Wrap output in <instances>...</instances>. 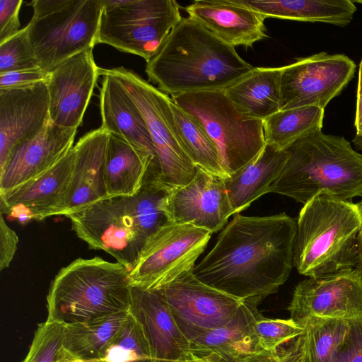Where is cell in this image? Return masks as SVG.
<instances>
[{"instance_id": "d6986e66", "label": "cell", "mask_w": 362, "mask_h": 362, "mask_svg": "<svg viewBox=\"0 0 362 362\" xmlns=\"http://www.w3.org/2000/svg\"><path fill=\"white\" fill-rule=\"evenodd\" d=\"M77 129L65 128L49 119L34 136L18 144L0 169V193L40 175L74 146Z\"/></svg>"}, {"instance_id": "d6a6232c", "label": "cell", "mask_w": 362, "mask_h": 362, "mask_svg": "<svg viewBox=\"0 0 362 362\" xmlns=\"http://www.w3.org/2000/svg\"><path fill=\"white\" fill-rule=\"evenodd\" d=\"M94 362H156L143 329L129 313L119 330Z\"/></svg>"}, {"instance_id": "30bf717a", "label": "cell", "mask_w": 362, "mask_h": 362, "mask_svg": "<svg viewBox=\"0 0 362 362\" xmlns=\"http://www.w3.org/2000/svg\"><path fill=\"white\" fill-rule=\"evenodd\" d=\"M97 44L144 58L159 51L182 18L175 0H102Z\"/></svg>"}, {"instance_id": "d4e9b609", "label": "cell", "mask_w": 362, "mask_h": 362, "mask_svg": "<svg viewBox=\"0 0 362 362\" xmlns=\"http://www.w3.org/2000/svg\"><path fill=\"white\" fill-rule=\"evenodd\" d=\"M288 153L266 144L261 151L243 168L224 179L233 214L245 209L262 195L280 175Z\"/></svg>"}, {"instance_id": "6da1fadb", "label": "cell", "mask_w": 362, "mask_h": 362, "mask_svg": "<svg viewBox=\"0 0 362 362\" xmlns=\"http://www.w3.org/2000/svg\"><path fill=\"white\" fill-rule=\"evenodd\" d=\"M296 232V222L285 213L234 214L192 273L205 284L240 300L264 299L289 276Z\"/></svg>"}, {"instance_id": "5b68a950", "label": "cell", "mask_w": 362, "mask_h": 362, "mask_svg": "<svg viewBox=\"0 0 362 362\" xmlns=\"http://www.w3.org/2000/svg\"><path fill=\"white\" fill-rule=\"evenodd\" d=\"M361 229L357 204L328 195L315 197L299 213L293 265L308 277L356 268Z\"/></svg>"}, {"instance_id": "83f0119b", "label": "cell", "mask_w": 362, "mask_h": 362, "mask_svg": "<svg viewBox=\"0 0 362 362\" xmlns=\"http://www.w3.org/2000/svg\"><path fill=\"white\" fill-rule=\"evenodd\" d=\"M264 18L321 22L344 26L356 11L351 0H238Z\"/></svg>"}, {"instance_id": "7dc6e473", "label": "cell", "mask_w": 362, "mask_h": 362, "mask_svg": "<svg viewBox=\"0 0 362 362\" xmlns=\"http://www.w3.org/2000/svg\"><path fill=\"white\" fill-rule=\"evenodd\" d=\"M357 206L359 209V211H360L361 216H362V199L358 203H357Z\"/></svg>"}, {"instance_id": "cb8c5ba5", "label": "cell", "mask_w": 362, "mask_h": 362, "mask_svg": "<svg viewBox=\"0 0 362 362\" xmlns=\"http://www.w3.org/2000/svg\"><path fill=\"white\" fill-rule=\"evenodd\" d=\"M100 75L103 76L99 97L101 127L151 156L155 162L156 179V155L143 117L122 86L107 69L100 68Z\"/></svg>"}, {"instance_id": "3957f363", "label": "cell", "mask_w": 362, "mask_h": 362, "mask_svg": "<svg viewBox=\"0 0 362 362\" xmlns=\"http://www.w3.org/2000/svg\"><path fill=\"white\" fill-rule=\"evenodd\" d=\"M253 68L235 47L188 16L171 30L157 54L146 62L145 71L161 91L174 96L224 90Z\"/></svg>"}, {"instance_id": "2e32d148", "label": "cell", "mask_w": 362, "mask_h": 362, "mask_svg": "<svg viewBox=\"0 0 362 362\" xmlns=\"http://www.w3.org/2000/svg\"><path fill=\"white\" fill-rule=\"evenodd\" d=\"M93 49L78 53L49 72L47 81L49 117L62 127L77 129L100 76Z\"/></svg>"}, {"instance_id": "8fae6325", "label": "cell", "mask_w": 362, "mask_h": 362, "mask_svg": "<svg viewBox=\"0 0 362 362\" xmlns=\"http://www.w3.org/2000/svg\"><path fill=\"white\" fill-rule=\"evenodd\" d=\"M212 233L189 224L163 227L151 238L130 272L133 286L153 291L193 271Z\"/></svg>"}, {"instance_id": "9a60e30c", "label": "cell", "mask_w": 362, "mask_h": 362, "mask_svg": "<svg viewBox=\"0 0 362 362\" xmlns=\"http://www.w3.org/2000/svg\"><path fill=\"white\" fill-rule=\"evenodd\" d=\"M75 159L74 146L52 167L23 184L0 193L1 213L21 224L63 214Z\"/></svg>"}, {"instance_id": "74e56055", "label": "cell", "mask_w": 362, "mask_h": 362, "mask_svg": "<svg viewBox=\"0 0 362 362\" xmlns=\"http://www.w3.org/2000/svg\"><path fill=\"white\" fill-rule=\"evenodd\" d=\"M333 362H362V319L351 320L349 330Z\"/></svg>"}, {"instance_id": "60d3db41", "label": "cell", "mask_w": 362, "mask_h": 362, "mask_svg": "<svg viewBox=\"0 0 362 362\" xmlns=\"http://www.w3.org/2000/svg\"><path fill=\"white\" fill-rule=\"evenodd\" d=\"M18 237L6 223L3 214L0 216V269L9 267L16 252Z\"/></svg>"}, {"instance_id": "f546056e", "label": "cell", "mask_w": 362, "mask_h": 362, "mask_svg": "<svg viewBox=\"0 0 362 362\" xmlns=\"http://www.w3.org/2000/svg\"><path fill=\"white\" fill-rule=\"evenodd\" d=\"M324 109L305 106L279 110L263 120L266 144L285 149L297 139L322 130Z\"/></svg>"}, {"instance_id": "bcb514c9", "label": "cell", "mask_w": 362, "mask_h": 362, "mask_svg": "<svg viewBox=\"0 0 362 362\" xmlns=\"http://www.w3.org/2000/svg\"><path fill=\"white\" fill-rule=\"evenodd\" d=\"M362 92V59L359 65V71H358V89L357 93Z\"/></svg>"}, {"instance_id": "44dd1931", "label": "cell", "mask_w": 362, "mask_h": 362, "mask_svg": "<svg viewBox=\"0 0 362 362\" xmlns=\"http://www.w3.org/2000/svg\"><path fill=\"white\" fill-rule=\"evenodd\" d=\"M185 11L189 18L233 47H252L267 37L265 18L238 0H197Z\"/></svg>"}, {"instance_id": "4fadbf2b", "label": "cell", "mask_w": 362, "mask_h": 362, "mask_svg": "<svg viewBox=\"0 0 362 362\" xmlns=\"http://www.w3.org/2000/svg\"><path fill=\"white\" fill-rule=\"evenodd\" d=\"M356 64L344 54L320 52L282 66L281 110L315 106L322 109L354 76Z\"/></svg>"}, {"instance_id": "e575fe53", "label": "cell", "mask_w": 362, "mask_h": 362, "mask_svg": "<svg viewBox=\"0 0 362 362\" xmlns=\"http://www.w3.org/2000/svg\"><path fill=\"white\" fill-rule=\"evenodd\" d=\"M254 332L262 350L276 352L281 346L303 333L304 328L291 318L267 319L263 317L255 322Z\"/></svg>"}, {"instance_id": "e0dca14e", "label": "cell", "mask_w": 362, "mask_h": 362, "mask_svg": "<svg viewBox=\"0 0 362 362\" xmlns=\"http://www.w3.org/2000/svg\"><path fill=\"white\" fill-rule=\"evenodd\" d=\"M166 209L172 223L189 224L212 233L221 230L233 214L224 178L199 168L188 184L170 189Z\"/></svg>"}, {"instance_id": "603a6c76", "label": "cell", "mask_w": 362, "mask_h": 362, "mask_svg": "<svg viewBox=\"0 0 362 362\" xmlns=\"http://www.w3.org/2000/svg\"><path fill=\"white\" fill-rule=\"evenodd\" d=\"M262 300L259 297L243 300L226 323L190 340L191 353L200 356L216 354L221 362H236L262 351L254 332L255 322L263 317L258 309Z\"/></svg>"}, {"instance_id": "d590c367", "label": "cell", "mask_w": 362, "mask_h": 362, "mask_svg": "<svg viewBox=\"0 0 362 362\" xmlns=\"http://www.w3.org/2000/svg\"><path fill=\"white\" fill-rule=\"evenodd\" d=\"M37 67L26 26L0 44V73Z\"/></svg>"}, {"instance_id": "ee69618b", "label": "cell", "mask_w": 362, "mask_h": 362, "mask_svg": "<svg viewBox=\"0 0 362 362\" xmlns=\"http://www.w3.org/2000/svg\"><path fill=\"white\" fill-rule=\"evenodd\" d=\"M356 269L362 277V229L358 235V259Z\"/></svg>"}, {"instance_id": "f1b7e54d", "label": "cell", "mask_w": 362, "mask_h": 362, "mask_svg": "<svg viewBox=\"0 0 362 362\" xmlns=\"http://www.w3.org/2000/svg\"><path fill=\"white\" fill-rule=\"evenodd\" d=\"M129 310L90 321L64 325L62 346L74 361H98L129 315Z\"/></svg>"}, {"instance_id": "8992f818", "label": "cell", "mask_w": 362, "mask_h": 362, "mask_svg": "<svg viewBox=\"0 0 362 362\" xmlns=\"http://www.w3.org/2000/svg\"><path fill=\"white\" fill-rule=\"evenodd\" d=\"M132 286L130 272L118 262L76 259L51 283L47 320L67 325L128 310Z\"/></svg>"}, {"instance_id": "484cf974", "label": "cell", "mask_w": 362, "mask_h": 362, "mask_svg": "<svg viewBox=\"0 0 362 362\" xmlns=\"http://www.w3.org/2000/svg\"><path fill=\"white\" fill-rule=\"evenodd\" d=\"M105 173L109 197L133 196L142 187L147 173L155 178V162L123 137L110 134Z\"/></svg>"}, {"instance_id": "7a4b0ae2", "label": "cell", "mask_w": 362, "mask_h": 362, "mask_svg": "<svg viewBox=\"0 0 362 362\" xmlns=\"http://www.w3.org/2000/svg\"><path fill=\"white\" fill-rule=\"evenodd\" d=\"M170 189L146 175L134 195L107 197L66 217L89 248L110 254L131 272L151 238L172 223L166 209Z\"/></svg>"}, {"instance_id": "5bb4252c", "label": "cell", "mask_w": 362, "mask_h": 362, "mask_svg": "<svg viewBox=\"0 0 362 362\" xmlns=\"http://www.w3.org/2000/svg\"><path fill=\"white\" fill-rule=\"evenodd\" d=\"M298 323L310 317L362 319V277L356 268L299 282L288 307Z\"/></svg>"}, {"instance_id": "c3c4849f", "label": "cell", "mask_w": 362, "mask_h": 362, "mask_svg": "<svg viewBox=\"0 0 362 362\" xmlns=\"http://www.w3.org/2000/svg\"><path fill=\"white\" fill-rule=\"evenodd\" d=\"M352 2L354 4L355 3H358V4H362V0H356V1H352Z\"/></svg>"}, {"instance_id": "4dcf8cb0", "label": "cell", "mask_w": 362, "mask_h": 362, "mask_svg": "<svg viewBox=\"0 0 362 362\" xmlns=\"http://www.w3.org/2000/svg\"><path fill=\"white\" fill-rule=\"evenodd\" d=\"M171 109L183 146L192 163L208 173L226 178L218 148L204 128L173 101Z\"/></svg>"}, {"instance_id": "ffe728a7", "label": "cell", "mask_w": 362, "mask_h": 362, "mask_svg": "<svg viewBox=\"0 0 362 362\" xmlns=\"http://www.w3.org/2000/svg\"><path fill=\"white\" fill-rule=\"evenodd\" d=\"M129 312L141 327L156 362H175L191 353L189 341L155 291L133 286Z\"/></svg>"}, {"instance_id": "f6af8a7d", "label": "cell", "mask_w": 362, "mask_h": 362, "mask_svg": "<svg viewBox=\"0 0 362 362\" xmlns=\"http://www.w3.org/2000/svg\"><path fill=\"white\" fill-rule=\"evenodd\" d=\"M355 146L358 149L362 151V135H356L354 136L352 140Z\"/></svg>"}, {"instance_id": "7c38bea8", "label": "cell", "mask_w": 362, "mask_h": 362, "mask_svg": "<svg viewBox=\"0 0 362 362\" xmlns=\"http://www.w3.org/2000/svg\"><path fill=\"white\" fill-rule=\"evenodd\" d=\"M153 291L168 305L189 342L226 323L243 300L205 284L192 271Z\"/></svg>"}, {"instance_id": "277c9868", "label": "cell", "mask_w": 362, "mask_h": 362, "mask_svg": "<svg viewBox=\"0 0 362 362\" xmlns=\"http://www.w3.org/2000/svg\"><path fill=\"white\" fill-rule=\"evenodd\" d=\"M285 149L288 158L269 192L303 204L321 194L345 201L362 197V154L343 136L317 130Z\"/></svg>"}, {"instance_id": "8d00e7d4", "label": "cell", "mask_w": 362, "mask_h": 362, "mask_svg": "<svg viewBox=\"0 0 362 362\" xmlns=\"http://www.w3.org/2000/svg\"><path fill=\"white\" fill-rule=\"evenodd\" d=\"M307 354V333L290 340L276 352L260 351L247 356L236 362H305Z\"/></svg>"}, {"instance_id": "52a82bcc", "label": "cell", "mask_w": 362, "mask_h": 362, "mask_svg": "<svg viewBox=\"0 0 362 362\" xmlns=\"http://www.w3.org/2000/svg\"><path fill=\"white\" fill-rule=\"evenodd\" d=\"M26 25L38 67L50 72L97 45L102 0H34Z\"/></svg>"}, {"instance_id": "9c48e42d", "label": "cell", "mask_w": 362, "mask_h": 362, "mask_svg": "<svg viewBox=\"0 0 362 362\" xmlns=\"http://www.w3.org/2000/svg\"><path fill=\"white\" fill-rule=\"evenodd\" d=\"M107 70L122 86L146 123L156 155V180L170 189L188 184L197 167L180 137L172 98L132 70L122 66Z\"/></svg>"}, {"instance_id": "ab89813d", "label": "cell", "mask_w": 362, "mask_h": 362, "mask_svg": "<svg viewBox=\"0 0 362 362\" xmlns=\"http://www.w3.org/2000/svg\"><path fill=\"white\" fill-rule=\"evenodd\" d=\"M49 72L40 68H33L0 73V89L27 86L47 81Z\"/></svg>"}, {"instance_id": "836d02e7", "label": "cell", "mask_w": 362, "mask_h": 362, "mask_svg": "<svg viewBox=\"0 0 362 362\" xmlns=\"http://www.w3.org/2000/svg\"><path fill=\"white\" fill-rule=\"evenodd\" d=\"M64 325L46 320L39 324L29 351L22 362H64L72 360L62 346Z\"/></svg>"}, {"instance_id": "b9f144b4", "label": "cell", "mask_w": 362, "mask_h": 362, "mask_svg": "<svg viewBox=\"0 0 362 362\" xmlns=\"http://www.w3.org/2000/svg\"><path fill=\"white\" fill-rule=\"evenodd\" d=\"M175 362H221V359L216 354L200 356L190 353Z\"/></svg>"}, {"instance_id": "681fc988", "label": "cell", "mask_w": 362, "mask_h": 362, "mask_svg": "<svg viewBox=\"0 0 362 362\" xmlns=\"http://www.w3.org/2000/svg\"><path fill=\"white\" fill-rule=\"evenodd\" d=\"M64 362H82V361L71 360V361H64Z\"/></svg>"}, {"instance_id": "ba28073f", "label": "cell", "mask_w": 362, "mask_h": 362, "mask_svg": "<svg viewBox=\"0 0 362 362\" xmlns=\"http://www.w3.org/2000/svg\"><path fill=\"white\" fill-rule=\"evenodd\" d=\"M173 103L204 128L230 176L255 158L266 144L263 120L240 113L224 90H205L172 97Z\"/></svg>"}, {"instance_id": "f907efd6", "label": "cell", "mask_w": 362, "mask_h": 362, "mask_svg": "<svg viewBox=\"0 0 362 362\" xmlns=\"http://www.w3.org/2000/svg\"><path fill=\"white\" fill-rule=\"evenodd\" d=\"M305 362H306V360H305Z\"/></svg>"}, {"instance_id": "4316f807", "label": "cell", "mask_w": 362, "mask_h": 362, "mask_svg": "<svg viewBox=\"0 0 362 362\" xmlns=\"http://www.w3.org/2000/svg\"><path fill=\"white\" fill-rule=\"evenodd\" d=\"M282 67H254L224 91L243 115L261 120L281 110Z\"/></svg>"}, {"instance_id": "ac0fdd59", "label": "cell", "mask_w": 362, "mask_h": 362, "mask_svg": "<svg viewBox=\"0 0 362 362\" xmlns=\"http://www.w3.org/2000/svg\"><path fill=\"white\" fill-rule=\"evenodd\" d=\"M49 119L47 81L0 89V169L17 145L39 133Z\"/></svg>"}, {"instance_id": "7bdbcfd3", "label": "cell", "mask_w": 362, "mask_h": 362, "mask_svg": "<svg viewBox=\"0 0 362 362\" xmlns=\"http://www.w3.org/2000/svg\"><path fill=\"white\" fill-rule=\"evenodd\" d=\"M356 135H362V92L357 93L355 117Z\"/></svg>"}, {"instance_id": "f35d334b", "label": "cell", "mask_w": 362, "mask_h": 362, "mask_svg": "<svg viewBox=\"0 0 362 362\" xmlns=\"http://www.w3.org/2000/svg\"><path fill=\"white\" fill-rule=\"evenodd\" d=\"M22 0L0 1V44L16 35L20 29L19 11Z\"/></svg>"}, {"instance_id": "1f68e13d", "label": "cell", "mask_w": 362, "mask_h": 362, "mask_svg": "<svg viewBox=\"0 0 362 362\" xmlns=\"http://www.w3.org/2000/svg\"><path fill=\"white\" fill-rule=\"evenodd\" d=\"M297 324L307 333L306 362H333L351 320L310 316Z\"/></svg>"}, {"instance_id": "7402d4cb", "label": "cell", "mask_w": 362, "mask_h": 362, "mask_svg": "<svg viewBox=\"0 0 362 362\" xmlns=\"http://www.w3.org/2000/svg\"><path fill=\"white\" fill-rule=\"evenodd\" d=\"M109 135L100 127L86 134L74 146V165L62 215L66 216L109 197L105 173Z\"/></svg>"}]
</instances>
